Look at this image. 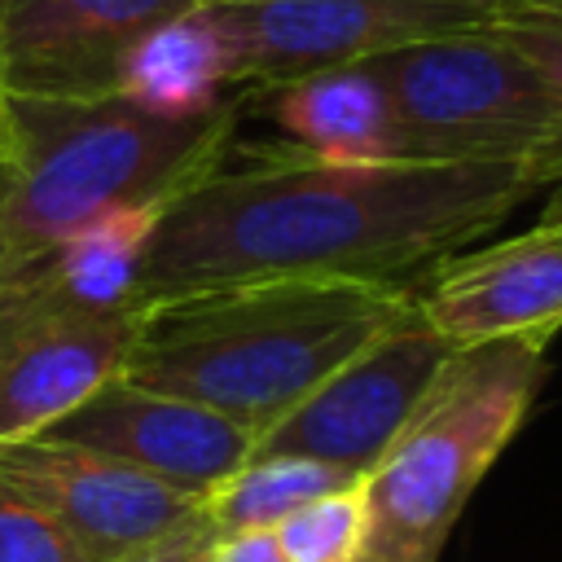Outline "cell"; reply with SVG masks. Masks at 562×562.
<instances>
[{
    "mask_svg": "<svg viewBox=\"0 0 562 562\" xmlns=\"http://www.w3.org/2000/svg\"><path fill=\"white\" fill-rule=\"evenodd\" d=\"M540 180L522 162H329L299 149L180 189L145 246L136 307L250 281H426L501 228Z\"/></svg>",
    "mask_w": 562,
    "mask_h": 562,
    "instance_id": "obj_1",
    "label": "cell"
},
{
    "mask_svg": "<svg viewBox=\"0 0 562 562\" xmlns=\"http://www.w3.org/2000/svg\"><path fill=\"white\" fill-rule=\"evenodd\" d=\"M417 290L369 281H250L140 307L119 378L206 404L255 439L378 338Z\"/></svg>",
    "mask_w": 562,
    "mask_h": 562,
    "instance_id": "obj_2",
    "label": "cell"
},
{
    "mask_svg": "<svg viewBox=\"0 0 562 562\" xmlns=\"http://www.w3.org/2000/svg\"><path fill=\"white\" fill-rule=\"evenodd\" d=\"M9 105V263L35 259L79 224L123 206H167L233 145L241 101L162 119L105 97H13Z\"/></svg>",
    "mask_w": 562,
    "mask_h": 562,
    "instance_id": "obj_3",
    "label": "cell"
},
{
    "mask_svg": "<svg viewBox=\"0 0 562 562\" xmlns=\"http://www.w3.org/2000/svg\"><path fill=\"white\" fill-rule=\"evenodd\" d=\"M540 338L457 347L395 443L360 479L364 553L373 562H439L461 509L527 422L544 382Z\"/></svg>",
    "mask_w": 562,
    "mask_h": 562,
    "instance_id": "obj_4",
    "label": "cell"
},
{
    "mask_svg": "<svg viewBox=\"0 0 562 562\" xmlns=\"http://www.w3.org/2000/svg\"><path fill=\"white\" fill-rule=\"evenodd\" d=\"M386 88L404 162H522L553 140V97L496 31L422 40L364 61Z\"/></svg>",
    "mask_w": 562,
    "mask_h": 562,
    "instance_id": "obj_5",
    "label": "cell"
},
{
    "mask_svg": "<svg viewBox=\"0 0 562 562\" xmlns=\"http://www.w3.org/2000/svg\"><path fill=\"white\" fill-rule=\"evenodd\" d=\"M518 0H206L233 88L356 66L422 40L496 26Z\"/></svg>",
    "mask_w": 562,
    "mask_h": 562,
    "instance_id": "obj_6",
    "label": "cell"
},
{
    "mask_svg": "<svg viewBox=\"0 0 562 562\" xmlns=\"http://www.w3.org/2000/svg\"><path fill=\"white\" fill-rule=\"evenodd\" d=\"M140 307H83L40 259L0 272V443L44 435L97 386L123 373Z\"/></svg>",
    "mask_w": 562,
    "mask_h": 562,
    "instance_id": "obj_7",
    "label": "cell"
},
{
    "mask_svg": "<svg viewBox=\"0 0 562 562\" xmlns=\"http://www.w3.org/2000/svg\"><path fill=\"white\" fill-rule=\"evenodd\" d=\"M457 347L417 312H400L351 360L321 378L272 430L255 439L250 457H307L364 479L395 443L439 369Z\"/></svg>",
    "mask_w": 562,
    "mask_h": 562,
    "instance_id": "obj_8",
    "label": "cell"
},
{
    "mask_svg": "<svg viewBox=\"0 0 562 562\" xmlns=\"http://www.w3.org/2000/svg\"><path fill=\"white\" fill-rule=\"evenodd\" d=\"M0 479L40 505L97 562H114L176 531L202 509V496L193 492L158 483L92 448L44 435L0 443Z\"/></svg>",
    "mask_w": 562,
    "mask_h": 562,
    "instance_id": "obj_9",
    "label": "cell"
},
{
    "mask_svg": "<svg viewBox=\"0 0 562 562\" xmlns=\"http://www.w3.org/2000/svg\"><path fill=\"white\" fill-rule=\"evenodd\" d=\"M44 439L92 448L202 501L255 452V435L233 417L127 378L97 386L83 404L57 417Z\"/></svg>",
    "mask_w": 562,
    "mask_h": 562,
    "instance_id": "obj_10",
    "label": "cell"
},
{
    "mask_svg": "<svg viewBox=\"0 0 562 562\" xmlns=\"http://www.w3.org/2000/svg\"><path fill=\"white\" fill-rule=\"evenodd\" d=\"M202 0H4L0 88L13 97H105L132 44Z\"/></svg>",
    "mask_w": 562,
    "mask_h": 562,
    "instance_id": "obj_11",
    "label": "cell"
},
{
    "mask_svg": "<svg viewBox=\"0 0 562 562\" xmlns=\"http://www.w3.org/2000/svg\"><path fill=\"white\" fill-rule=\"evenodd\" d=\"M417 312L452 347L487 338L549 342L562 329V215H544L518 237L457 250L417 285Z\"/></svg>",
    "mask_w": 562,
    "mask_h": 562,
    "instance_id": "obj_12",
    "label": "cell"
},
{
    "mask_svg": "<svg viewBox=\"0 0 562 562\" xmlns=\"http://www.w3.org/2000/svg\"><path fill=\"white\" fill-rule=\"evenodd\" d=\"M290 149L329 162H404V140L386 88L364 61L259 88Z\"/></svg>",
    "mask_w": 562,
    "mask_h": 562,
    "instance_id": "obj_13",
    "label": "cell"
},
{
    "mask_svg": "<svg viewBox=\"0 0 562 562\" xmlns=\"http://www.w3.org/2000/svg\"><path fill=\"white\" fill-rule=\"evenodd\" d=\"M233 88V66H228V44L206 9L193 4L154 31H145L132 53L119 66V88L132 105L162 114V119H193L228 101L224 92Z\"/></svg>",
    "mask_w": 562,
    "mask_h": 562,
    "instance_id": "obj_14",
    "label": "cell"
},
{
    "mask_svg": "<svg viewBox=\"0 0 562 562\" xmlns=\"http://www.w3.org/2000/svg\"><path fill=\"white\" fill-rule=\"evenodd\" d=\"M158 211L162 206L105 211L79 224L75 233H66L57 246H48L35 259L48 272V281L83 307H105V312L136 307V281H140V263H145V246L154 237Z\"/></svg>",
    "mask_w": 562,
    "mask_h": 562,
    "instance_id": "obj_15",
    "label": "cell"
},
{
    "mask_svg": "<svg viewBox=\"0 0 562 562\" xmlns=\"http://www.w3.org/2000/svg\"><path fill=\"white\" fill-rule=\"evenodd\" d=\"M356 483L351 474L307 461V457H250L237 465L215 492H206L202 509L215 531H272L281 518L303 509L307 501Z\"/></svg>",
    "mask_w": 562,
    "mask_h": 562,
    "instance_id": "obj_16",
    "label": "cell"
},
{
    "mask_svg": "<svg viewBox=\"0 0 562 562\" xmlns=\"http://www.w3.org/2000/svg\"><path fill=\"white\" fill-rule=\"evenodd\" d=\"M364 531H369V514H364L360 479L307 501L303 509H294L272 527L285 562H356L364 553Z\"/></svg>",
    "mask_w": 562,
    "mask_h": 562,
    "instance_id": "obj_17",
    "label": "cell"
},
{
    "mask_svg": "<svg viewBox=\"0 0 562 562\" xmlns=\"http://www.w3.org/2000/svg\"><path fill=\"white\" fill-rule=\"evenodd\" d=\"M496 31L536 66V75L544 79L549 97H553V140L549 149L531 162V176L540 180V189L562 180V0H518Z\"/></svg>",
    "mask_w": 562,
    "mask_h": 562,
    "instance_id": "obj_18",
    "label": "cell"
},
{
    "mask_svg": "<svg viewBox=\"0 0 562 562\" xmlns=\"http://www.w3.org/2000/svg\"><path fill=\"white\" fill-rule=\"evenodd\" d=\"M0 562H97L40 505L0 479Z\"/></svg>",
    "mask_w": 562,
    "mask_h": 562,
    "instance_id": "obj_19",
    "label": "cell"
},
{
    "mask_svg": "<svg viewBox=\"0 0 562 562\" xmlns=\"http://www.w3.org/2000/svg\"><path fill=\"white\" fill-rule=\"evenodd\" d=\"M215 540H220L215 522L206 518V509H198V514H193L189 522H180L176 531H167V536H158V540H149V544H140V549L114 558V562H202Z\"/></svg>",
    "mask_w": 562,
    "mask_h": 562,
    "instance_id": "obj_20",
    "label": "cell"
},
{
    "mask_svg": "<svg viewBox=\"0 0 562 562\" xmlns=\"http://www.w3.org/2000/svg\"><path fill=\"white\" fill-rule=\"evenodd\" d=\"M202 562H285L272 531H224Z\"/></svg>",
    "mask_w": 562,
    "mask_h": 562,
    "instance_id": "obj_21",
    "label": "cell"
},
{
    "mask_svg": "<svg viewBox=\"0 0 562 562\" xmlns=\"http://www.w3.org/2000/svg\"><path fill=\"white\" fill-rule=\"evenodd\" d=\"M9 193H13V162L0 154V272L9 263Z\"/></svg>",
    "mask_w": 562,
    "mask_h": 562,
    "instance_id": "obj_22",
    "label": "cell"
},
{
    "mask_svg": "<svg viewBox=\"0 0 562 562\" xmlns=\"http://www.w3.org/2000/svg\"><path fill=\"white\" fill-rule=\"evenodd\" d=\"M0 154H9V105H4V88H0Z\"/></svg>",
    "mask_w": 562,
    "mask_h": 562,
    "instance_id": "obj_23",
    "label": "cell"
},
{
    "mask_svg": "<svg viewBox=\"0 0 562 562\" xmlns=\"http://www.w3.org/2000/svg\"><path fill=\"white\" fill-rule=\"evenodd\" d=\"M549 189H553V198H549V211H544V215H562V180L549 184Z\"/></svg>",
    "mask_w": 562,
    "mask_h": 562,
    "instance_id": "obj_24",
    "label": "cell"
},
{
    "mask_svg": "<svg viewBox=\"0 0 562 562\" xmlns=\"http://www.w3.org/2000/svg\"><path fill=\"white\" fill-rule=\"evenodd\" d=\"M356 562H373V558H369V553H360V558H356Z\"/></svg>",
    "mask_w": 562,
    "mask_h": 562,
    "instance_id": "obj_25",
    "label": "cell"
},
{
    "mask_svg": "<svg viewBox=\"0 0 562 562\" xmlns=\"http://www.w3.org/2000/svg\"><path fill=\"white\" fill-rule=\"evenodd\" d=\"M0 9H4V0H0Z\"/></svg>",
    "mask_w": 562,
    "mask_h": 562,
    "instance_id": "obj_26",
    "label": "cell"
}]
</instances>
